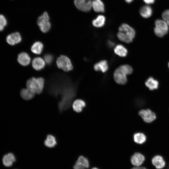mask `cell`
<instances>
[{"label":"cell","instance_id":"8","mask_svg":"<svg viewBox=\"0 0 169 169\" xmlns=\"http://www.w3.org/2000/svg\"><path fill=\"white\" fill-rule=\"evenodd\" d=\"M74 3L78 9L83 12H89L92 8L91 0H74Z\"/></svg>","mask_w":169,"mask_h":169},{"label":"cell","instance_id":"5","mask_svg":"<svg viewBox=\"0 0 169 169\" xmlns=\"http://www.w3.org/2000/svg\"><path fill=\"white\" fill-rule=\"evenodd\" d=\"M155 25L154 31L157 36L162 37L168 33L169 26L163 19H156L155 22Z\"/></svg>","mask_w":169,"mask_h":169},{"label":"cell","instance_id":"34","mask_svg":"<svg viewBox=\"0 0 169 169\" xmlns=\"http://www.w3.org/2000/svg\"><path fill=\"white\" fill-rule=\"evenodd\" d=\"M131 169H140V167L135 166L132 168Z\"/></svg>","mask_w":169,"mask_h":169},{"label":"cell","instance_id":"9","mask_svg":"<svg viewBox=\"0 0 169 169\" xmlns=\"http://www.w3.org/2000/svg\"><path fill=\"white\" fill-rule=\"evenodd\" d=\"M139 114L145 122L148 123L151 122L156 118L155 113L149 109L140 110Z\"/></svg>","mask_w":169,"mask_h":169},{"label":"cell","instance_id":"27","mask_svg":"<svg viewBox=\"0 0 169 169\" xmlns=\"http://www.w3.org/2000/svg\"><path fill=\"white\" fill-rule=\"evenodd\" d=\"M76 162L83 166L85 169L89 167L90 164L88 159L83 156H80Z\"/></svg>","mask_w":169,"mask_h":169},{"label":"cell","instance_id":"32","mask_svg":"<svg viewBox=\"0 0 169 169\" xmlns=\"http://www.w3.org/2000/svg\"><path fill=\"white\" fill-rule=\"evenodd\" d=\"M143 1L146 4H151L153 3L155 0H143Z\"/></svg>","mask_w":169,"mask_h":169},{"label":"cell","instance_id":"23","mask_svg":"<svg viewBox=\"0 0 169 169\" xmlns=\"http://www.w3.org/2000/svg\"><path fill=\"white\" fill-rule=\"evenodd\" d=\"M139 12L142 17L148 18L152 15V9L150 6L146 5L142 6L140 9Z\"/></svg>","mask_w":169,"mask_h":169},{"label":"cell","instance_id":"24","mask_svg":"<svg viewBox=\"0 0 169 169\" xmlns=\"http://www.w3.org/2000/svg\"><path fill=\"white\" fill-rule=\"evenodd\" d=\"M105 17L103 15H100L92 21V24L95 27L101 28L105 25Z\"/></svg>","mask_w":169,"mask_h":169},{"label":"cell","instance_id":"29","mask_svg":"<svg viewBox=\"0 0 169 169\" xmlns=\"http://www.w3.org/2000/svg\"><path fill=\"white\" fill-rule=\"evenodd\" d=\"M44 58L45 62L48 65H50L54 60V57L53 55L50 54H45Z\"/></svg>","mask_w":169,"mask_h":169},{"label":"cell","instance_id":"15","mask_svg":"<svg viewBox=\"0 0 169 169\" xmlns=\"http://www.w3.org/2000/svg\"><path fill=\"white\" fill-rule=\"evenodd\" d=\"M109 68L107 61L106 60H102L96 63L94 68L96 71H100L102 73L107 71Z\"/></svg>","mask_w":169,"mask_h":169},{"label":"cell","instance_id":"20","mask_svg":"<svg viewBox=\"0 0 169 169\" xmlns=\"http://www.w3.org/2000/svg\"><path fill=\"white\" fill-rule=\"evenodd\" d=\"M85 105V101L79 99L75 100L73 103L72 105L73 110L78 113L81 112Z\"/></svg>","mask_w":169,"mask_h":169},{"label":"cell","instance_id":"1","mask_svg":"<svg viewBox=\"0 0 169 169\" xmlns=\"http://www.w3.org/2000/svg\"><path fill=\"white\" fill-rule=\"evenodd\" d=\"M76 88L70 82L61 90L59 95L60 98L58 104V107L60 112L67 110L70 107L76 95Z\"/></svg>","mask_w":169,"mask_h":169},{"label":"cell","instance_id":"7","mask_svg":"<svg viewBox=\"0 0 169 169\" xmlns=\"http://www.w3.org/2000/svg\"><path fill=\"white\" fill-rule=\"evenodd\" d=\"M56 64L59 68L66 72L71 71L73 69L70 60L65 55H61L56 60Z\"/></svg>","mask_w":169,"mask_h":169},{"label":"cell","instance_id":"6","mask_svg":"<svg viewBox=\"0 0 169 169\" xmlns=\"http://www.w3.org/2000/svg\"><path fill=\"white\" fill-rule=\"evenodd\" d=\"M37 23L42 32L46 33L49 31L51 27V24L49 21V17L47 12H44L38 17Z\"/></svg>","mask_w":169,"mask_h":169},{"label":"cell","instance_id":"21","mask_svg":"<svg viewBox=\"0 0 169 169\" xmlns=\"http://www.w3.org/2000/svg\"><path fill=\"white\" fill-rule=\"evenodd\" d=\"M44 144L49 148L54 147L57 144V141L55 136L51 134L48 135L44 141Z\"/></svg>","mask_w":169,"mask_h":169},{"label":"cell","instance_id":"10","mask_svg":"<svg viewBox=\"0 0 169 169\" xmlns=\"http://www.w3.org/2000/svg\"><path fill=\"white\" fill-rule=\"evenodd\" d=\"M22 40L21 35L18 32H12L7 36L6 41L9 45H14L20 43Z\"/></svg>","mask_w":169,"mask_h":169},{"label":"cell","instance_id":"35","mask_svg":"<svg viewBox=\"0 0 169 169\" xmlns=\"http://www.w3.org/2000/svg\"><path fill=\"white\" fill-rule=\"evenodd\" d=\"M91 169H99L97 167H94L92 168Z\"/></svg>","mask_w":169,"mask_h":169},{"label":"cell","instance_id":"3","mask_svg":"<svg viewBox=\"0 0 169 169\" xmlns=\"http://www.w3.org/2000/svg\"><path fill=\"white\" fill-rule=\"evenodd\" d=\"M136 35L134 29L128 24L124 23L119 27L117 35L121 41L126 43H131Z\"/></svg>","mask_w":169,"mask_h":169},{"label":"cell","instance_id":"17","mask_svg":"<svg viewBox=\"0 0 169 169\" xmlns=\"http://www.w3.org/2000/svg\"><path fill=\"white\" fill-rule=\"evenodd\" d=\"M36 93L31 90L28 89H23L20 92V94L22 98L25 100H29L33 99Z\"/></svg>","mask_w":169,"mask_h":169},{"label":"cell","instance_id":"36","mask_svg":"<svg viewBox=\"0 0 169 169\" xmlns=\"http://www.w3.org/2000/svg\"><path fill=\"white\" fill-rule=\"evenodd\" d=\"M168 67H169V62L168 63Z\"/></svg>","mask_w":169,"mask_h":169},{"label":"cell","instance_id":"14","mask_svg":"<svg viewBox=\"0 0 169 169\" xmlns=\"http://www.w3.org/2000/svg\"><path fill=\"white\" fill-rule=\"evenodd\" d=\"M33 68L36 70H40L45 66V62L42 58L37 57L34 58L32 61Z\"/></svg>","mask_w":169,"mask_h":169},{"label":"cell","instance_id":"25","mask_svg":"<svg viewBox=\"0 0 169 169\" xmlns=\"http://www.w3.org/2000/svg\"><path fill=\"white\" fill-rule=\"evenodd\" d=\"M43 48V44L40 41H37L32 44L31 50L33 53L35 54H39L42 53Z\"/></svg>","mask_w":169,"mask_h":169},{"label":"cell","instance_id":"37","mask_svg":"<svg viewBox=\"0 0 169 169\" xmlns=\"http://www.w3.org/2000/svg\"><path fill=\"white\" fill-rule=\"evenodd\" d=\"M168 169H169V166L168 167Z\"/></svg>","mask_w":169,"mask_h":169},{"label":"cell","instance_id":"28","mask_svg":"<svg viewBox=\"0 0 169 169\" xmlns=\"http://www.w3.org/2000/svg\"><path fill=\"white\" fill-rule=\"evenodd\" d=\"M7 23V20L5 16L2 14H0V32L4 30Z\"/></svg>","mask_w":169,"mask_h":169},{"label":"cell","instance_id":"11","mask_svg":"<svg viewBox=\"0 0 169 169\" xmlns=\"http://www.w3.org/2000/svg\"><path fill=\"white\" fill-rule=\"evenodd\" d=\"M145 159V157L143 155L139 152H136L131 156V161L133 165L139 167L144 163Z\"/></svg>","mask_w":169,"mask_h":169},{"label":"cell","instance_id":"12","mask_svg":"<svg viewBox=\"0 0 169 169\" xmlns=\"http://www.w3.org/2000/svg\"><path fill=\"white\" fill-rule=\"evenodd\" d=\"M17 61L20 65L23 66H26L30 63L31 58L27 53L23 52L18 54Z\"/></svg>","mask_w":169,"mask_h":169},{"label":"cell","instance_id":"19","mask_svg":"<svg viewBox=\"0 0 169 169\" xmlns=\"http://www.w3.org/2000/svg\"><path fill=\"white\" fill-rule=\"evenodd\" d=\"M146 86L151 90L157 89L159 87V82L152 77L148 78L145 83Z\"/></svg>","mask_w":169,"mask_h":169},{"label":"cell","instance_id":"4","mask_svg":"<svg viewBox=\"0 0 169 169\" xmlns=\"http://www.w3.org/2000/svg\"><path fill=\"white\" fill-rule=\"evenodd\" d=\"M44 84V80L43 78L32 77L27 81L26 85L27 88L37 94H40L43 90Z\"/></svg>","mask_w":169,"mask_h":169},{"label":"cell","instance_id":"30","mask_svg":"<svg viewBox=\"0 0 169 169\" xmlns=\"http://www.w3.org/2000/svg\"><path fill=\"white\" fill-rule=\"evenodd\" d=\"M162 17L169 26V9H166L162 13Z\"/></svg>","mask_w":169,"mask_h":169},{"label":"cell","instance_id":"33","mask_svg":"<svg viewBox=\"0 0 169 169\" xmlns=\"http://www.w3.org/2000/svg\"><path fill=\"white\" fill-rule=\"evenodd\" d=\"M125 2L128 3H131L133 0H125Z\"/></svg>","mask_w":169,"mask_h":169},{"label":"cell","instance_id":"31","mask_svg":"<svg viewBox=\"0 0 169 169\" xmlns=\"http://www.w3.org/2000/svg\"><path fill=\"white\" fill-rule=\"evenodd\" d=\"M73 169H85V168L83 166L76 162L73 166Z\"/></svg>","mask_w":169,"mask_h":169},{"label":"cell","instance_id":"22","mask_svg":"<svg viewBox=\"0 0 169 169\" xmlns=\"http://www.w3.org/2000/svg\"><path fill=\"white\" fill-rule=\"evenodd\" d=\"M115 53L120 57H124L126 56L128 51L126 48L122 44H118L114 48Z\"/></svg>","mask_w":169,"mask_h":169},{"label":"cell","instance_id":"16","mask_svg":"<svg viewBox=\"0 0 169 169\" xmlns=\"http://www.w3.org/2000/svg\"><path fill=\"white\" fill-rule=\"evenodd\" d=\"M16 158L14 154L11 153L5 155L3 158V162L6 167L11 166L15 161Z\"/></svg>","mask_w":169,"mask_h":169},{"label":"cell","instance_id":"2","mask_svg":"<svg viewBox=\"0 0 169 169\" xmlns=\"http://www.w3.org/2000/svg\"><path fill=\"white\" fill-rule=\"evenodd\" d=\"M132 67L125 64L121 65L115 70L113 78L115 81L120 84L124 85L127 82V76L131 74L133 72Z\"/></svg>","mask_w":169,"mask_h":169},{"label":"cell","instance_id":"26","mask_svg":"<svg viewBox=\"0 0 169 169\" xmlns=\"http://www.w3.org/2000/svg\"><path fill=\"white\" fill-rule=\"evenodd\" d=\"M146 136L143 133L137 132L134 134L133 140L136 143L141 144L144 143L146 141Z\"/></svg>","mask_w":169,"mask_h":169},{"label":"cell","instance_id":"13","mask_svg":"<svg viewBox=\"0 0 169 169\" xmlns=\"http://www.w3.org/2000/svg\"><path fill=\"white\" fill-rule=\"evenodd\" d=\"M151 162L153 166L157 169H161L166 165L165 161L163 158L159 155L154 156L152 159Z\"/></svg>","mask_w":169,"mask_h":169},{"label":"cell","instance_id":"18","mask_svg":"<svg viewBox=\"0 0 169 169\" xmlns=\"http://www.w3.org/2000/svg\"><path fill=\"white\" fill-rule=\"evenodd\" d=\"M92 7L96 12L103 13L105 11V5L101 0H93L92 1Z\"/></svg>","mask_w":169,"mask_h":169}]
</instances>
